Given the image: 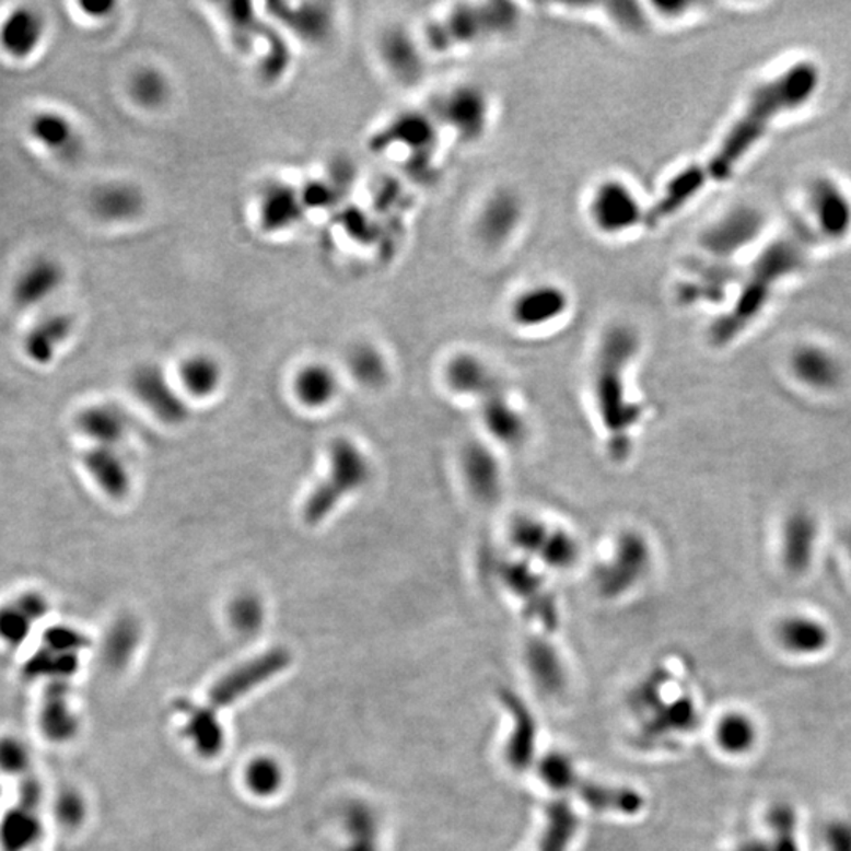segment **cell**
<instances>
[{
	"label": "cell",
	"instance_id": "obj_1",
	"mask_svg": "<svg viewBox=\"0 0 851 851\" xmlns=\"http://www.w3.org/2000/svg\"><path fill=\"white\" fill-rule=\"evenodd\" d=\"M820 82V68L811 60H800L758 84L713 153L700 163L681 167L664 182L650 202L649 231L678 217L711 185L727 182L763 142L776 121L817 95Z\"/></svg>",
	"mask_w": 851,
	"mask_h": 851
},
{
	"label": "cell",
	"instance_id": "obj_2",
	"mask_svg": "<svg viewBox=\"0 0 851 851\" xmlns=\"http://www.w3.org/2000/svg\"><path fill=\"white\" fill-rule=\"evenodd\" d=\"M642 352V338L634 325L618 320L601 333L593 357L592 392L601 428L610 453L625 459L632 432L642 420V409L629 392V373Z\"/></svg>",
	"mask_w": 851,
	"mask_h": 851
},
{
	"label": "cell",
	"instance_id": "obj_3",
	"mask_svg": "<svg viewBox=\"0 0 851 851\" xmlns=\"http://www.w3.org/2000/svg\"><path fill=\"white\" fill-rule=\"evenodd\" d=\"M522 24L520 3L457 2L435 14L421 38L429 54L452 56L510 40Z\"/></svg>",
	"mask_w": 851,
	"mask_h": 851
},
{
	"label": "cell",
	"instance_id": "obj_4",
	"mask_svg": "<svg viewBox=\"0 0 851 851\" xmlns=\"http://www.w3.org/2000/svg\"><path fill=\"white\" fill-rule=\"evenodd\" d=\"M650 202L623 175L599 177L586 191L584 217L599 238L618 242L649 229Z\"/></svg>",
	"mask_w": 851,
	"mask_h": 851
},
{
	"label": "cell",
	"instance_id": "obj_5",
	"mask_svg": "<svg viewBox=\"0 0 851 851\" xmlns=\"http://www.w3.org/2000/svg\"><path fill=\"white\" fill-rule=\"evenodd\" d=\"M429 113L448 141L475 147L486 141L496 120L491 92L477 81H457L432 98Z\"/></svg>",
	"mask_w": 851,
	"mask_h": 851
},
{
	"label": "cell",
	"instance_id": "obj_6",
	"mask_svg": "<svg viewBox=\"0 0 851 851\" xmlns=\"http://www.w3.org/2000/svg\"><path fill=\"white\" fill-rule=\"evenodd\" d=\"M527 218V200L520 189L510 185L489 189L471 214V242L486 256H500L524 234Z\"/></svg>",
	"mask_w": 851,
	"mask_h": 851
},
{
	"label": "cell",
	"instance_id": "obj_7",
	"mask_svg": "<svg viewBox=\"0 0 851 851\" xmlns=\"http://www.w3.org/2000/svg\"><path fill=\"white\" fill-rule=\"evenodd\" d=\"M653 568L649 538L638 531H625L615 539L610 556L596 564L593 585L606 599H620L638 590Z\"/></svg>",
	"mask_w": 851,
	"mask_h": 851
},
{
	"label": "cell",
	"instance_id": "obj_8",
	"mask_svg": "<svg viewBox=\"0 0 851 851\" xmlns=\"http://www.w3.org/2000/svg\"><path fill=\"white\" fill-rule=\"evenodd\" d=\"M330 463V475L314 489L303 508L307 524H319L338 506L342 497L357 491L370 479V464L350 440L333 442Z\"/></svg>",
	"mask_w": 851,
	"mask_h": 851
},
{
	"label": "cell",
	"instance_id": "obj_9",
	"mask_svg": "<svg viewBox=\"0 0 851 851\" xmlns=\"http://www.w3.org/2000/svg\"><path fill=\"white\" fill-rule=\"evenodd\" d=\"M574 306L563 282L538 280L522 285L506 303V320L516 330L533 333L559 325Z\"/></svg>",
	"mask_w": 851,
	"mask_h": 851
},
{
	"label": "cell",
	"instance_id": "obj_10",
	"mask_svg": "<svg viewBox=\"0 0 851 851\" xmlns=\"http://www.w3.org/2000/svg\"><path fill=\"white\" fill-rule=\"evenodd\" d=\"M511 546L525 559H533L552 571H568L578 563L581 547L570 532L535 516H520L511 522Z\"/></svg>",
	"mask_w": 851,
	"mask_h": 851
},
{
	"label": "cell",
	"instance_id": "obj_11",
	"mask_svg": "<svg viewBox=\"0 0 851 851\" xmlns=\"http://www.w3.org/2000/svg\"><path fill=\"white\" fill-rule=\"evenodd\" d=\"M767 217L750 203H738L719 213L700 231L697 245L711 259L731 260L763 234Z\"/></svg>",
	"mask_w": 851,
	"mask_h": 851
},
{
	"label": "cell",
	"instance_id": "obj_12",
	"mask_svg": "<svg viewBox=\"0 0 851 851\" xmlns=\"http://www.w3.org/2000/svg\"><path fill=\"white\" fill-rule=\"evenodd\" d=\"M377 56L388 77L400 88H418L428 77V57L421 35L403 24H389L377 37Z\"/></svg>",
	"mask_w": 851,
	"mask_h": 851
},
{
	"label": "cell",
	"instance_id": "obj_13",
	"mask_svg": "<svg viewBox=\"0 0 851 851\" xmlns=\"http://www.w3.org/2000/svg\"><path fill=\"white\" fill-rule=\"evenodd\" d=\"M806 209L815 229L829 242L851 234V195L829 175L811 178L806 187Z\"/></svg>",
	"mask_w": 851,
	"mask_h": 851
},
{
	"label": "cell",
	"instance_id": "obj_14",
	"mask_svg": "<svg viewBox=\"0 0 851 851\" xmlns=\"http://www.w3.org/2000/svg\"><path fill=\"white\" fill-rule=\"evenodd\" d=\"M48 35L46 14L34 5H14L0 18V53L12 62L37 56Z\"/></svg>",
	"mask_w": 851,
	"mask_h": 851
},
{
	"label": "cell",
	"instance_id": "obj_15",
	"mask_svg": "<svg viewBox=\"0 0 851 851\" xmlns=\"http://www.w3.org/2000/svg\"><path fill=\"white\" fill-rule=\"evenodd\" d=\"M459 470L471 499L482 506L496 505L503 492V468L486 443L471 440L459 453Z\"/></svg>",
	"mask_w": 851,
	"mask_h": 851
},
{
	"label": "cell",
	"instance_id": "obj_16",
	"mask_svg": "<svg viewBox=\"0 0 851 851\" xmlns=\"http://www.w3.org/2000/svg\"><path fill=\"white\" fill-rule=\"evenodd\" d=\"M89 210L106 226H128L145 213L144 189L130 180L116 178L96 185L89 195Z\"/></svg>",
	"mask_w": 851,
	"mask_h": 851
},
{
	"label": "cell",
	"instance_id": "obj_17",
	"mask_svg": "<svg viewBox=\"0 0 851 851\" xmlns=\"http://www.w3.org/2000/svg\"><path fill=\"white\" fill-rule=\"evenodd\" d=\"M67 270L57 257L49 254L32 257L21 268L12 284V302L20 310H35L62 291Z\"/></svg>",
	"mask_w": 851,
	"mask_h": 851
},
{
	"label": "cell",
	"instance_id": "obj_18",
	"mask_svg": "<svg viewBox=\"0 0 851 851\" xmlns=\"http://www.w3.org/2000/svg\"><path fill=\"white\" fill-rule=\"evenodd\" d=\"M291 653L285 649H273L270 652L254 657L248 663L226 675L210 692V708L218 710L237 702L256 686L263 685L268 678L281 674L291 664Z\"/></svg>",
	"mask_w": 851,
	"mask_h": 851
},
{
	"label": "cell",
	"instance_id": "obj_19",
	"mask_svg": "<svg viewBox=\"0 0 851 851\" xmlns=\"http://www.w3.org/2000/svg\"><path fill=\"white\" fill-rule=\"evenodd\" d=\"M28 139L43 152L60 161H73L82 152V135L68 114L59 109L35 110L26 124Z\"/></svg>",
	"mask_w": 851,
	"mask_h": 851
},
{
	"label": "cell",
	"instance_id": "obj_20",
	"mask_svg": "<svg viewBox=\"0 0 851 851\" xmlns=\"http://www.w3.org/2000/svg\"><path fill=\"white\" fill-rule=\"evenodd\" d=\"M443 382L453 395L478 399L479 403L502 388L488 361L470 350H461L446 360Z\"/></svg>",
	"mask_w": 851,
	"mask_h": 851
},
{
	"label": "cell",
	"instance_id": "obj_21",
	"mask_svg": "<svg viewBox=\"0 0 851 851\" xmlns=\"http://www.w3.org/2000/svg\"><path fill=\"white\" fill-rule=\"evenodd\" d=\"M481 423L489 438L505 448H521L531 435L527 417L502 388L481 400Z\"/></svg>",
	"mask_w": 851,
	"mask_h": 851
},
{
	"label": "cell",
	"instance_id": "obj_22",
	"mask_svg": "<svg viewBox=\"0 0 851 851\" xmlns=\"http://www.w3.org/2000/svg\"><path fill=\"white\" fill-rule=\"evenodd\" d=\"M135 395L164 423L178 424L187 420L188 409L167 384L163 371L153 364L138 368L131 375Z\"/></svg>",
	"mask_w": 851,
	"mask_h": 851
},
{
	"label": "cell",
	"instance_id": "obj_23",
	"mask_svg": "<svg viewBox=\"0 0 851 851\" xmlns=\"http://www.w3.org/2000/svg\"><path fill=\"white\" fill-rule=\"evenodd\" d=\"M818 524L809 511L796 510L789 514L782 531V561L793 575L804 574L814 559Z\"/></svg>",
	"mask_w": 851,
	"mask_h": 851
},
{
	"label": "cell",
	"instance_id": "obj_24",
	"mask_svg": "<svg viewBox=\"0 0 851 851\" xmlns=\"http://www.w3.org/2000/svg\"><path fill=\"white\" fill-rule=\"evenodd\" d=\"M792 370L800 382L815 389H832L842 381V366L820 346H801L793 352Z\"/></svg>",
	"mask_w": 851,
	"mask_h": 851
},
{
	"label": "cell",
	"instance_id": "obj_25",
	"mask_svg": "<svg viewBox=\"0 0 851 851\" xmlns=\"http://www.w3.org/2000/svg\"><path fill=\"white\" fill-rule=\"evenodd\" d=\"M71 331L73 319L68 314H48L28 328L24 338V352L34 363H49L60 346L70 338Z\"/></svg>",
	"mask_w": 851,
	"mask_h": 851
},
{
	"label": "cell",
	"instance_id": "obj_26",
	"mask_svg": "<svg viewBox=\"0 0 851 851\" xmlns=\"http://www.w3.org/2000/svg\"><path fill=\"white\" fill-rule=\"evenodd\" d=\"M127 94L131 103L147 113H155L170 105L173 95L171 78L161 68L142 66L128 77Z\"/></svg>",
	"mask_w": 851,
	"mask_h": 851
},
{
	"label": "cell",
	"instance_id": "obj_27",
	"mask_svg": "<svg viewBox=\"0 0 851 851\" xmlns=\"http://www.w3.org/2000/svg\"><path fill=\"white\" fill-rule=\"evenodd\" d=\"M778 640L786 652L811 656L828 646L829 631L814 618L793 615L779 623Z\"/></svg>",
	"mask_w": 851,
	"mask_h": 851
},
{
	"label": "cell",
	"instance_id": "obj_28",
	"mask_svg": "<svg viewBox=\"0 0 851 851\" xmlns=\"http://www.w3.org/2000/svg\"><path fill=\"white\" fill-rule=\"evenodd\" d=\"M84 464L100 488L113 499H124L130 491V475L110 446L98 445L88 450L84 453Z\"/></svg>",
	"mask_w": 851,
	"mask_h": 851
},
{
	"label": "cell",
	"instance_id": "obj_29",
	"mask_svg": "<svg viewBox=\"0 0 851 851\" xmlns=\"http://www.w3.org/2000/svg\"><path fill=\"white\" fill-rule=\"evenodd\" d=\"M586 13L603 18L610 27L629 37H642L649 34L653 26L652 18L645 3L638 2H610V3H579Z\"/></svg>",
	"mask_w": 851,
	"mask_h": 851
},
{
	"label": "cell",
	"instance_id": "obj_30",
	"mask_svg": "<svg viewBox=\"0 0 851 851\" xmlns=\"http://www.w3.org/2000/svg\"><path fill=\"white\" fill-rule=\"evenodd\" d=\"M82 434L95 440L98 445L110 446L119 442L127 431L124 415L109 406L91 407L78 418Z\"/></svg>",
	"mask_w": 851,
	"mask_h": 851
},
{
	"label": "cell",
	"instance_id": "obj_31",
	"mask_svg": "<svg viewBox=\"0 0 851 851\" xmlns=\"http://www.w3.org/2000/svg\"><path fill=\"white\" fill-rule=\"evenodd\" d=\"M338 378L325 364H310L300 371L295 393L305 406L322 407L335 398Z\"/></svg>",
	"mask_w": 851,
	"mask_h": 851
},
{
	"label": "cell",
	"instance_id": "obj_32",
	"mask_svg": "<svg viewBox=\"0 0 851 851\" xmlns=\"http://www.w3.org/2000/svg\"><path fill=\"white\" fill-rule=\"evenodd\" d=\"M46 610V604L40 596L27 595L9 604L0 610V634L10 642L26 638L28 628Z\"/></svg>",
	"mask_w": 851,
	"mask_h": 851
},
{
	"label": "cell",
	"instance_id": "obj_33",
	"mask_svg": "<svg viewBox=\"0 0 851 851\" xmlns=\"http://www.w3.org/2000/svg\"><path fill=\"white\" fill-rule=\"evenodd\" d=\"M350 373L366 388H381L388 378L385 355L371 345H357L347 355Z\"/></svg>",
	"mask_w": 851,
	"mask_h": 851
},
{
	"label": "cell",
	"instance_id": "obj_34",
	"mask_svg": "<svg viewBox=\"0 0 851 851\" xmlns=\"http://www.w3.org/2000/svg\"><path fill=\"white\" fill-rule=\"evenodd\" d=\"M182 384L193 396L203 398L212 395L221 382V368L209 355H195L185 360L180 366Z\"/></svg>",
	"mask_w": 851,
	"mask_h": 851
},
{
	"label": "cell",
	"instance_id": "obj_35",
	"mask_svg": "<svg viewBox=\"0 0 851 851\" xmlns=\"http://www.w3.org/2000/svg\"><path fill=\"white\" fill-rule=\"evenodd\" d=\"M719 746L728 754H746L757 742V727L753 718L731 713L722 719L718 728Z\"/></svg>",
	"mask_w": 851,
	"mask_h": 851
},
{
	"label": "cell",
	"instance_id": "obj_36",
	"mask_svg": "<svg viewBox=\"0 0 851 851\" xmlns=\"http://www.w3.org/2000/svg\"><path fill=\"white\" fill-rule=\"evenodd\" d=\"M296 202H299V198L289 188H273L271 191H268L263 206V217L264 221H266V226H271L270 229H277V231L289 226L291 221L299 217L296 214L299 213Z\"/></svg>",
	"mask_w": 851,
	"mask_h": 851
},
{
	"label": "cell",
	"instance_id": "obj_37",
	"mask_svg": "<svg viewBox=\"0 0 851 851\" xmlns=\"http://www.w3.org/2000/svg\"><path fill=\"white\" fill-rule=\"evenodd\" d=\"M232 623L237 626L240 631L253 632L263 625L264 606L260 599L254 595H242L232 603L231 606Z\"/></svg>",
	"mask_w": 851,
	"mask_h": 851
},
{
	"label": "cell",
	"instance_id": "obj_38",
	"mask_svg": "<svg viewBox=\"0 0 851 851\" xmlns=\"http://www.w3.org/2000/svg\"><path fill=\"white\" fill-rule=\"evenodd\" d=\"M645 5L653 24H677L696 9V3L689 2H646Z\"/></svg>",
	"mask_w": 851,
	"mask_h": 851
},
{
	"label": "cell",
	"instance_id": "obj_39",
	"mask_svg": "<svg viewBox=\"0 0 851 851\" xmlns=\"http://www.w3.org/2000/svg\"><path fill=\"white\" fill-rule=\"evenodd\" d=\"M829 851H851V824L839 820L828 826L825 832Z\"/></svg>",
	"mask_w": 851,
	"mask_h": 851
},
{
	"label": "cell",
	"instance_id": "obj_40",
	"mask_svg": "<svg viewBox=\"0 0 851 851\" xmlns=\"http://www.w3.org/2000/svg\"><path fill=\"white\" fill-rule=\"evenodd\" d=\"M114 2H81L80 9L84 13V16L91 18V20L100 21L107 20L116 9Z\"/></svg>",
	"mask_w": 851,
	"mask_h": 851
},
{
	"label": "cell",
	"instance_id": "obj_41",
	"mask_svg": "<svg viewBox=\"0 0 851 851\" xmlns=\"http://www.w3.org/2000/svg\"><path fill=\"white\" fill-rule=\"evenodd\" d=\"M5 753H9L10 756H14V754L18 753V749H21V747H18L16 745H13V743H10V745L2 747ZM3 761H5L7 768H14V765L20 761V763H23V761L18 760V758H13V760H7V758H3Z\"/></svg>",
	"mask_w": 851,
	"mask_h": 851
},
{
	"label": "cell",
	"instance_id": "obj_42",
	"mask_svg": "<svg viewBox=\"0 0 851 851\" xmlns=\"http://www.w3.org/2000/svg\"><path fill=\"white\" fill-rule=\"evenodd\" d=\"M843 543H846L847 550H849V556L851 559V527L849 531H847L846 536H843Z\"/></svg>",
	"mask_w": 851,
	"mask_h": 851
}]
</instances>
